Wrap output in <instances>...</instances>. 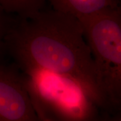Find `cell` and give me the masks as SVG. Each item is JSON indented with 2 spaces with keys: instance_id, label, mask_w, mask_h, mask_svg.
<instances>
[{
  "instance_id": "277c9868",
  "label": "cell",
  "mask_w": 121,
  "mask_h": 121,
  "mask_svg": "<svg viewBox=\"0 0 121 121\" xmlns=\"http://www.w3.org/2000/svg\"><path fill=\"white\" fill-rule=\"evenodd\" d=\"M0 121H39L22 71L1 64Z\"/></svg>"
},
{
  "instance_id": "6da1fadb",
  "label": "cell",
  "mask_w": 121,
  "mask_h": 121,
  "mask_svg": "<svg viewBox=\"0 0 121 121\" xmlns=\"http://www.w3.org/2000/svg\"><path fill=\"white\" fill-rule=\"evenodd\" d=\"M6 49L21 70L42 69L76 80L103 109L93 56L77 18L53 9L29 17L15 15Z\"/></svg>"
},
{
  "instance_id": "3957f363",
  "label": "cell",
  "mask_w": 121,
  "mask_h": 121,
  "mask_svg": "<svg viewBox=\"0 0 121 121\" xmlns=\"http://www.w3.org/2000/svg\"><path fill=\"white\" fill-rule=\"evenodd\" d=\"M90 47L109 121H121V7L80 20Z\"/></svg>"
},
{
  "instance_id": "52a82bcc",
  "label": "cell",
  "mask_w": 121,
  "mask_h": 121,
  "mask_svg": "<svg viewBox=\"0 0 121 121\" xmlns=\"http://www.w3.org/2000/svg\"><path fill=\"white\" fill-rule=\"evenodd\" d=\"M15 15L6 12L0 6V54L6 49V40L14 21Z\"/></svg>"
},
{
  "instance_id": "8992f818",
  "label": "cell",
  "mask_w": 121,
  "mask_h": 121,
  "mask_svg": "<svg viewBox=\"0 0 121 121\" xmlns=\"http://www.w3.org/2000/svg\"><path fill=\"white\" fill-rule=\"evenodd\" d=\"M46 2V0H0V6L10 14L29 17L44 9Z\"/></svg>"
},
{
  "instance_id": "5b68a950",
  "label": "cell",
  "mask_w": 121,
  "mask_h": 121,
  "mask_svg": "<svg viewBox=\"0 0 121 121\" xmlns=\"http://www.w3.org/2000/svg\"><path fill=\"white\" fill-rule=\"evenodd\" d=\"M52 9L77 19L96 14L109 9L121 7V0H46Z\"/></svg>"
},
{
  "instance_id": "7a4b0ae2",
  "label": "cell",
  "mask_w": 121,
  "mask_h": 121,
  "mask_svg": "<svg viewBox=\"0 0 121 121\" xmlns=\"http://www.w3.org/2000/svg\"><path fill=\"white\" fill-rule=\"evenodd\" d=\"M21 71L39 121H109L76 80L42 69Z\"/></svg>"
}]
</instances>
